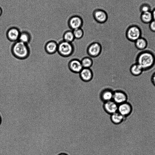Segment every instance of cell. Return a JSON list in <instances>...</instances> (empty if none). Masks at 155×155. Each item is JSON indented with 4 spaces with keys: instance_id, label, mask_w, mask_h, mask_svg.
Returning a JSON list of instances; mask_svg holds the SVG:
<instances>
[{
    "instance_id": "obj_1",
    "label": "cell",
    "mask_w": 155,
    "mask_h": 155,
    "mask_svg": "<svg viewBox=\"0 0 155 155\" xmlns=\"http://www.w3.org/2000/svg\"><path fill=\"white\" fill-rule=\"evenodd\" d=\"M135 62L138 64L144 72L152 70L155 67V52L151 49H146L137 54Z\"/></svg>"
},
{
    "instance_id": "obj_2",
    "label": "cell",
    "mask_w": 155,
    "mask_h": 155,
    "mask_svg": "<svg viewBox=\"0 0 155 155\" xmlns=\"http://www.w3.org/2000/svg\"><path fill=\"white\" fill-rule=\"evenodd\" d=\"M12 51L14 56L19 59L26 58L30 54L28 44L18 41L15 42L12 48Z\"/></svg>"
},
{
    "instance_id": "obj_3",
    "label": "cell",
    "mask_w": 155,
    "mask_h": 155,
    "mask_svg": "<svg viewBox=\"0 0 155 155\" xmlns=\"http://www.w3.org/2000/svg\"><path fill=\"white\" fill-rule=\"evenodd\" d=\"M74 47L72 43L68 42L63 40L58 44L57 52L59 55L64 58L71 56L74 53Z\"/></svg>"
},
{
    "instance_id": "obj_4",
    "label": "cell",
    "mask_w": 155,
    "mask_h": 155,
    "mask_svg": "<svg viewBox=\"0 0 155 155\" xmlns=\"http://www.w3.org/2000/svg\"><path fill=\"white\" fill-rule=\"evenodd\" d=\"M142 31L140 28L136 25L129 26L126 32V37L130 41L134 42L137 40L142 37Z\"/></svg>"
},
{
    "instance_id": "obj_5",
    "label": "cell",
    "mask_w": 155,
    "mask_h": 155,
    "mask_svg": "<svg viewBox=\"0 0 155 155\" xmlns=\"http://www.w3.org/2000/svg\"><path fill=\"white\" fill-rule=\"evenodd\" d=\"M102 50L101 44L97 42H94L90 44L87 47V52L91 57L96 58L101 54Z\"/></svg>"
},
{
    "instance_id": "obj_6",
    "label": "cell",
    "mask_w": 155,
    "mask_h": 155,
    "mask_svg": "<svg viewBox=\"0 0 155 155\" xmlns=\"http://www.w3.org/2000/svg\"><path fill=\"white\" fill-rule=\"evenodd\" d=\"M69 27L72 31L81 28L83 25L82 18L79 15H74L70 17L68 22Z\"/></svg>"
},
{
    "instance_id": "obj_7",
    "label": "cell",
    "mask_w": 155,
    "mask_h": 155,
    "mask_svg": "<svg viewBox=\"0 0 155 155\" xmlns=\"http://www.w3.org/2000/svg\"><path fill=\"white\" fill-rule=\"evenodd\" d=\"M93 16L94 20L99 24H103L107 21L108 16L107 12L101 9H97L93 12Z\"/></svg>"
},
{
    "instance_id": "obj_8",
    "label": "cell",
    "mask_w": 155,
    "mask_h": 155,
    "mask_svg": "<svg viewBox=\"0 0 155 155\" xmlns=\"http://www.w3.org/2000/svg\"><path fill=\"white\" fill-rule=\"evenodd\" d=\"M127 95L124 91L120 90L114 91L112 100L118 105L127 102Z\"/></svg>"
},
{
    "instance_id": "obj_9",
    "label": "cell",
    "mask_w": 155,
    "mask_h": 155,
    "mask_svg": "<svg viewBox=\"0 0 155 155\" xmlns=\"http://www.w3.org/2000/svg\"><path fill=\"white\" fill-rule=\"evenodd\" d=\"M68 67L72 72L79 73L83 68L81 60L76 58L71 60L68 63Z\"/></svg>"
},
{
    "instance_id": "obj_10",
    "label": "cell",
    "mask_w": 155,
    "mask_h": 155,
    "mask_svg": "<svg viewBox=\"0 0 155 155\" xmlns=\"http://www.w3.org/2000/svg\"><path fill=\"white\" fill-rule=\"evenodd\" d=\"M118 106L114 101L111 100L103 103L102 106L104 112L110 115L117 112Z\"/></svg>"
},
{
    "instance_id": "obj_11",
    "label": "cell",
    "mask_w": 155,
    "mask_h": 155,
    "mask_svg": "<svg viewBox=\"0 0 155 155\" xmlns=\"http://www.w3.org/2000/svg\"><path fill=\"white\" fill-rule=\"evenodd\" d=\"M132 111L131 105L127 101L118 105L117 112L125 117L129 115Z\"/></svg>"
},
{
    "instance_id": "obj_12",
    "label": "cell",
    "mask_w": 155,
    "mask_h": 155,
    "mask_svg": "<svg viewBox=\"0 0 155 155\" xmlns=\"http://www.w3.org/2000/svg\"><path fill=\"white\" fill-rule=\"evenodd\" d=\"M20 33L21 31L18 28L13 27L8 29L6 36L10 41L16 42L18 40Z\"/></svg>"
},
{
    "instance_id": "obj_13",
    "label": "cell",
    "mask_w": 155,
    "mask_h": 155,
    "mask_svg": "<svg viewBox=\"0 0 155 155\" xmlns=\"http://www.w3.org/2000/svg\"><path fill=\"white\" fill-rule=\"evenodd\" d=\"M79 74L80 79L84 82L90 81L93 77V71L90 68H83Z\"/></svg>"
},
{
    "instance_id": "obj_14",
    "label": "cell",
    "mask_w": 155,
    "mask_h": 155,
    "mask_svg": "<svg viewBox=\"0 0 155 155\" xmlns=\"http://www.w3.org/2000/svg\"><path fill=\"white\" fill-rule=\"evenodd\" d=\"M114 91L112 90L109 88H105L103 90L99 95L101 100L103 103L112 100Z\"/></svg>"
},
{
    "instance_id": "obj_15",
    "label": "cell",
    "mask_w": 155,
    "mask_h": 155,
    "mask_svg": "<svg viewBox=\"0 0 155 155\" xmlns=\"http://www.w3.org/2000/svg\"><path fill=\"white\" fill-rule=\"evenodd\" d=\"M134 43L136 48L140 51L147 49L148 45L147 40L142 36L137 40Z\"/></svg>"
},
{
    "instance_id": "obj_16",
    "label": "cell",
    "mask_w": 155,
    "mask_h": 155,
    "mask_svg": "<svg viewBox=\"0 0 155 155\" xmlns=\"http://www.w3.org/2000/svg\"><path fill=\"white\" fill-rule=\"evenodd\" d=\"M58 43L54 41H51L46 44L45 49L48 54H52L57 52Z\"/></svg>"
},
{
    "instance_id": "obj_17",
    "label": "cell",
    "mask_w": 155,
    "mask_h": 155,
    "mask_svg": "<svg viewBox=\"0 0 155 155\" xmlns=\"http://www.w3.org/2000/svg\"><path fill=\"white\" fill-rule=\"evenodd\" d=\"M130 71L131 75L134 77L139 76L144 72L141 67L136 62L130 66Z\"/></svg>"
},
{
    "instance_id": "obj_18",
    "label": "cell",
    "mask_w": 155,
    "mask_h": 155,
    "mask_svg": "<svg viewBox=\"0 0 155 155\" xmlns=\"http://www.w3.org/2000/svg\"><path fill=\"white\" fill-rule=\"evenodd\" d=\"M125 117L117 112L110 115V119L111 123L115 125L119 124L122 123Z\"/></svg>"
},
{
    "instance_id": "obj_19",
    "label": "cell",
    "mask_w": 155,
    "mask_h": 155,
    "mask_svg": "<svg viewBox=\"0 0 155 155\" xmlns=\"http://www.w3.org/2000/svg\"><path fill=\"white\" fill-rule=\"evenodd\" d=\"M31 40V36L30 33L26 31H23L21 32L18 41L28 44Z\"/></svg>"
},
{
    "instance_id": "obj_20",
    "label": "cell",
    "mask_w": 155,
    "mask_h": 155,
    "mask_svg": "<svg viewBox=\"0 0 155 155\" xmlns=\"http://www.w3.org/2000/svg\"><path fill=\"white\" fill-rule=\"evenodd\" d=\"M140 19L143 23L146 24L150 23L153 20L152 12L150 11L142 13Z\"/></svg>"
},
{
    "instance_id": "obj_21",
    "label": "cell",
    "mask_w": 155,
    "mask_h": 155,
    "mask_svg": "<svg viewBox=\"0 0 155 155\" xmlns=\"http://www.w3.org/2000/svg\"><path fill=\"white\" fill-rule=\"evenodd\" d=\"M62 39L65 41L72 43L75 39L73 31L68 30L64 32L62 35Z\"/></svg>"
},
{
    "instance_id": "obj_22",
    "label": "cell",
    "mask_w": 155,
    "mask_h": 155,
    "mask_svg": "<svg viewBox=\"0 0 155 155\" xmlns=\"http://www.w3.org/2000/svg\"><path fill=\"white\" fill-rule=\"evenodd\" d=\"M83 68H90L93 64V61L90 57H85L81 60Z\"/></svg>"
},
{
    "instance_id": "obj_23",
    "label": "cell",
    "mask_w": 155,
    "mask_h": 155,
    "mask_svg": "<svg viewBox=\"0 0 155 155\" xmlns=\"http://www.w3.org/2000/svg\"><path fill=\"white\" fill-rule=\"evenodd\" d=\"M72 31L75 39H80L84 36V31L81 28H78Z\"/></svg>"
},
{
    "instance_id": "obj_24",
    "label": "cell",
    "mask_w": 155,
    "mask_h": 155,
    "mask_svg": "<svg viewBox=\"0 0 155 155\" xmlns=\"http://www.w3.org/2000/svg\"><path fill=\"white\" fill-rule=\"evenodd\" d=\"M150 8L149 5L144 4L141 5L140 8V10L141 13L150 11Z\"/></svg>"
},
{
    "instance_id": "obj_25",
    "label": "cell",
    "mask_w": 155,
    "mask_h": 155,
    "mask_svg": "<svg viewBox=\"0 0 155 155\" xmlns=\"http://www.w3.org/2000/svg\"><path fill=\"white\" fill-rule=\"evenodd\" d=\"M149 28L152 32H155V20H153L149 24Z\"/></svg>"
},
{
    "instance_id": "obj_26",
    "label": "cell",
    "mask_w": 155,
    "mask_h": 155,
    "mask_svg": "<svg viewBox=\"0 0 155 155\" xmlns=\"http://www.w3.org/2000/svg\"><path fill=\"white\" fill-rule=\"evenodd\" d=\"M150 81L152 84L155 87V71L151 75Z\"/></svg>"
},
{
    "instance_id": "obj_27",
    "label": "cell",
    "mask_w": 155,
    "mask_h": 155,
    "mask_svg": "<svg viewBox=\"0 0 155 155\" xmlns=\"http://www.w3.org/2000/svg\"><path fill=\"white\" fill-rule=\"evenodd\" d=\"M152 12L153 19L155 20V8L154 9Z\"/></svg>"
},
{
    "instance_id": "obj_28",
    "label": "cell",
    "mask_w": 155,
    "mask_h": 155,
    "mask_svg": "<svg viewBox=\"0 0 155 155\" xmlns=\"http://www.w3.org/2000/svg\"><path fill=\"white\" fill-rule=\"evenodd\" d=\"M58 155H69L68 154L66 153H61Z\"/></svg>"
},
{
    "instance_id": "obj_29",
    "label": "cell",
    "mask_w": 155,
    "mask_h": 155,
    "mask_svg": "<svg viewBox=\"0 0 155 155\" xmlns=\"http://www.w3.org/2000/svg\"><path fill=\"white\" fill-rule=\"evenodd\" d=\"M2 8L0 7V16L2 15Z\"/></svg>"
},
{
    "instance_id": "obj_30",
    "label": "cell",
    "mask_w": 155,
    "mask_h": 155,
    "mask_svg": "<svg viewBox=\"0 0 155 155\" xmlns=\"http://www.w3.org/2000/svg\"><path fill=\"white\" fill-rule=\"evenodd\" d=\"M1 118L0 117V124L1 123Z\"/></svg>"
}]
</instances>
